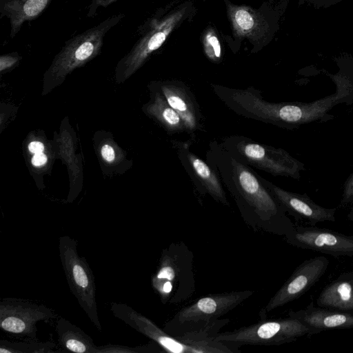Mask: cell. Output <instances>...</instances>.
<instances>
[{
	"instance_id": "cell-1",
	"label": "cell",
	"mask_w": 353,
	"mask_h": 353,
	"mask_svg": "<svg viewBox=\"0 0 353 353\" xmlns=\"http://www.w3.org/2000/svg\"><path fill=\"white\" fill-rule=\"evenodd\" d=\"M251 290L210 294L182 307L167 321L163 330L190 344H213L221 327L230 322L220 319L253 294Z\"/></svg>"
},
{
	"instance_id": "cell-2",
	"label": "cell",
	"mask_w": 353,
	"mask_h": 353,
	"mask_svg": "<svg viewBox=\"0 0 353 353\" xmlns=\"http://www.w3.org/2000/svg\"><path fill=\"white\" fill-rule=\"evenodd\" d=\"M234 196L244 221L255 232L285 236L294 228L287 212L268 187L234 161Z\"/></svg>"
},
{
	"instance_id": "cell-3",
	"label": "cell",
	"mask_w": 353,
	"mask_h": 353,
	"mask_svg": "<svg viewBox=\"0 0 353 353\" xmlns=\"http://www.w3.org/2000/svg\"><path fill=\"white\" fill-rule=\"evenodd\" d=\"M194 254L183 242L171 243L162 250L151 284L163 304H179L196 290Z\"/></svg>"
},
{
	"instance_id": "cell-4",
	"label": "cell",
	"mask_w": 353,
	"mask_h": 353,
	"mask_svg": "<svg viewBox=\"0 0 353 353\" xmlns=\"http://www.w3.org/2000/svg\"><path fill=\"white\" fill-rule=\"evenodd\" d=\"M124 17L123 13L109 17L98 25L68 40L54 57L45 74L47 83H60L74 69L83 66L101 52L105 35Z\"/></svg>"
},
{
	"instance_id": "cell-5",
	"label": "cell",
	"mask_w": 353,
	"mask_h": 353,
	"mask_svg": "<svg viewBox=\"0 0 353 353\" xmlns=\"http://www.w3.org/2000/svg\"><path fill=\"white\" fill-rule=\"evenodd\" d=\"M77 241L68 236L59 239V256L72 294L96 328L101 331L96 301L94 274L88 263L78 253Z\"/></svg>"
},
{
	"instance_id": "cell-6",
	"label": "cell",
	"mask_w": 353,
	"mask_h": 353,
	"mask_svg": "<svg viewBox=\"0 0 353 353\" xmlns=\"http://www.w3.org/2000/svg\"><path fill=\"white\" fill-rule=\"evenodd\" d=\"M305 335H311L310 330L299 319H260L256 323L232 331L218 333L214 340L231 345H279L296 341Z\"/></svg>"
},
{
	"instance_id": "cell-7",
	"label": "cell",
	"mask_w": 353,
	"mask_h": 353,
	"mask_svg": "<svg viewBox=\"0 0 353 353\" xmlns=\"http://www.w3.org/2000/svg\"><path fill=\"white\" fill-rule=\"evenodd\" d=\"M110 311L118 319L156 342L166 352L172 353H236L239 347L221 342L214 344H190L161 329L152 320L123 303L112 302Z\"/></svg>"
},
{
	"instance_id": "cell-8",
	"label": "cell",
	"mask_w": 353,
	"mask_h": 353,
	"mask_svg": "<svg viewBox=\"0 0 353 353\" xmlns=\"http://www.w3.org/2000/svg\"><path fill=\"white\" fill-rule=\"evenodd\" d=\"M57 316L51 308L29 300L6 297L0 301V327L10 334L35 339L37 323Z\"/></svg>"
},
{
	"instance_id": "cell-9",
	"label": "cell",
	"mask_w": 353,
	"mask_h": 353,
	"mask_svg": "<svg viewBox=\"0 0 353 353\" xmlns=\"http://www.w3.org/2000/svg\"><path fill=\"white\" fill-rule=\"evenodd\" d=\"M328 259L324 256L307 259L302 262L288 279L259 312L261 319L267 313L297 299L308 291L327 271Z\"/></svg>"
},
{
	"instance_id": "cell-10",
	"label": "cell",
	"mask_w": 353,
	"mask_h": 353,
	"mask_svg": "<svg viewBox=\"0 0 353 353\" xmlns=\"http://www.w3.org/2000/svg\"><path fill=\"white\" fill-rule=\"evenodd\" d=\"M288 243L333 256L353 257V236L316 225H294L285 235Z\"/></svg>"
},
{
	"instance_id": "cell-11",
	"label": "cell",
	"mask_w": 353,
	"mask_h": 353,
	"mask_svg": "<svg viewBox=\"0 0 353 353\" xmlns=\"http://www.w3.org/2000/svg\"><path fill=\"white\" fill-rule=\"evenodd\" d=\"M182 15L181 12H176L160 23L152 25L144 32L130 51L119 62L116 69L117 78L125 80L133 74L149 56L162 46Z\"/></svg>"
},
{
	"instance_id": "cell-12",
	"label": "cell",
	"mask_w": 353,
	"mask_h": 353,
	"mask_svg": "<svg viewBox=\"0 0 353 353\" xmlns=\"http://www.w3.org/2000/svg\"><path fill=\"white\" fill-rule=\"evenodd\" d=\"M238 149L250 164L274 175L299 179L305 170L303 162L281 148L250 142L240 144Z\"/></svg>"
},
{
	"instance_id": "cell-13",
	"label": "cell",
	"mask_w": 353,
	"mask_h": 353,
	"mask_svg": "<svg viewBox=\"0 0 353 353\" xmlns=\"http://www.w3.org/2000/svg\"><path fill=\"white\" fill-rule=\"evenodd\" d=\"M264 181L285 211L296 221H301L312 226L321 222L336 221L335 213L337 208H327L321 206L313 201L306 193L290 192L265 180Z\"/></svg>"
},
{
	"instance_id": "cell-14",
	"label": "cell",
	"mask_w": 353,
	"mask_h": 353,
	"mask_svg": "<svg viewBox=\"0 0 353 353\" xmlns=\"http://www.w3.org/2000/svg\"><path fill=\"white\" fill-rule=\"evenodd\" d=\"M288 316L304 323L311 335L330 330L353 328L352 312L316 307L313 303L303 309L289 312Z\"/></svg>"
},
{
	"instance_id": "cell-15",
	"label": "cell",
	"mask_w": 353,
	"mask_h": 353,
	"mask_svg": "<svg viewBox=\"0 0 353 353\" xmlns=\"http://www.w3.org/2000/svg\"><path fill=\"white\" fill-rule=\"evenodd\" d=\"M319 307L353 313V272L327 285L316 299Z\"/></svg>"
},
{
	"instance_id": "cell-16",
	"label": "cell",
	"mask_w": 353,
	"mask_h": 353,
	"mask_svg": "<svg viewBox=\"0 0 353 353\" xmlns=\"http://www.w3.org/2000/svg\"><path fill=\"white\" fill-rule=\"evenodd\" d=\"M52 0H1V16L10 23V37L13 38L27 21L36 19Z\"/></svg>"
},
{
	"instance_id": "cell-17",
	"label": "cell",
	"mask_w": 353,
	"mask_h": 353,
	"mask_svg": "<svg viewBox=\"0 0 353 353\" xmlns=\"http://www.w3.org/2000/svg\"><path fill=\"white\" fill-rule=\"evenodd\" d=\"M55 330L60 345L65 350L77 353H98L90 336L63 317L57 321Z\"/></svg>"
},
{
	"instance_id": "cell-18",
	"label": "cell",
	"mask_w": 353,
	"mask_h": 353,
	"mask_svg": "<svg viewBox=\"0 0 353 353\" xmlns=\"http://www.w3.org/2000/svg\"><path fill=\"white\" fill-rule=\"evenodd\" d=\"M162 92L169 105L179 114L187 130H194L197 119L193 104L185 92L174 85H164Z\"/></svg>"
},
{
	"instance_id": "cell-19",
	"label": "cell",
	"mask_w": 353,
	"mask_h": 353,
	"mask_svg": "<svg viewBox=\"0 0 353 353\" xmlns=\"http://www.w3.org/2000/svg\"><path fill=\"white\" fill-rule=\"evenodd\" d=\"M188 161L196 176L201 181L207 192L217 201L228 205L225 192L216 175L201 159L193 154H188Z\"/></svg>"
},
{
	"instance_id": "cell-20",
	"label": "cell",
	"mask_w": 353,
	"mask_h": 353,
	"mask_svg": "<svg viewBox=\"0 0 353 353\" xmlns=\"http://www.w3.org/2000/svg\"><path fill=\"white\" fill-rule=\"evenodd\" d=\"M147 110L170 130L177 131L185 128L179 114L169 105L165 98L159 94H157L154 102L147 108Z\"/></svg>"
},
{
	"instance_id": "cell-21",
	"label": "cell",
	"mask_w": 353,
	"mask_h": 353,
	"mask_svg": "<svg viewBox=\"0 0 353 353\" xmlns=\"http://www.w3.org/2000/svg\"><path fill=\"white\" fill-rule=\"evenodd\" d=\"M56 343L52 341H0V353H54Z\"/></svg>"
},
{
	"instance_id": "cell-22",
	"label": "cell",
	"mask_w": 353,
	"mask_h": 353,
	"mask_svg": "<svg viewBox=\"0 0 353 353\" xmlns=\"http://www.w3.org/2000/svg\"><path fill=\"white\" fill-rule=\"evenodd\" d=\"M161 347L154 341L136 347L107 344L99 346L98 353H156L163 352Z\"/></svg>"
},
{
	"instance_id": "cell-23",
	"label": "cell",
	"mask_w": 353,
	"mask_h": 353,
	"mask_svg": "<svg viewBox=\"0 0 353 353\" xmlns=\"http://www.w3.org/2000/svg\"><path fill=\"white\" fill-rule=\"evenodd\" d=\"M233 19L236 27L241 32H250L255 26V19L250 12L243 8H238L233 12Z\"/></svg>"
},
{
	"instance_id": "cell-24",
	"label": "cell",
	"mask_w": 353,
	"mask_h": 353,
	"mask_svg": "<svg viewBox=\"0 0 353 353\" xmlns=\"http://www.w3.org/2000/svg\"><path fill=\"white\" fill-rule=\"evenodd\" d=\"M205 49L208 57L212 60H218L221 55V48L220 42L216 36L209 32L205 37Z\"/></svg>"
},
{
	"instance_id": "cell-25",
	"label": "cell",
	"mask_w": 353,
	"mask_h": 353,
	"mask_svg": "<svg viewBox=\"0 0 353 353\" xmlns=\"http://www.w3.org/2000/svg\"><path fill=\"white\" fill-rule=\"evenodd\" d=\"M349 205H353V172L344 183L342 197L339 207L345 208Z\"/></svg>"
},
{
	"instance_id": "cell-26",
	"label": "cell",
	"mask_w": 353,
	"mask_h": 353,
	"mask_svg": "<svg viewBox=\"0 0 353 353\" xmlns=\"http://www.w3.org/2000/svg\"><path fill=\"white\" fill-rule=\"evenodd\" d=\"M21 59V57L17 53L1 55L0 57L1 72L12 68L19 63Z\"/></svg>"
},
{
	"instance_id": "cell-27",
	"label": "cell",
	"mask_w": 353,
	"mask_h": 353,
	"mask_svg": "<svg viewBox=\"0 0 353 353\" xmlns=\"http://www.w3.org/2000/svg\"><path fill=\"white\" fill-rule=\"evenodd\" d=\"M116 1L117 0H92L88 9V17H94L99 8H106Z\"/></svg>"
},
{
	"instance_id": "cell-28",
	"label": "cell",
	"mask_w": 353,
	"mask_h": 353,
	"mask_svg": "<svg viewBox=\"0 0 353 353\" xmlns=\"http://www.w3.org/2000/svg\"><path fill=\"white\" fill-rule=\"evenodd\" d=\"M101 154L102 158L108 163L112 162L115 159L114 150L113 148L108 144H105L102 146Z\"/></svg>"
},
{
	"instance_id": "cell-29",
	"label": "cell",
	"mask_w": 353,
	"mask_h": 353,
	"mask_svg": "<svg viewBox=\"0 0 353 353\" xmlns=\"http://www.w3.org/2000/svg\"><path fill=\"white\" fill-rule=\"evenodd\" d=\"M47 161V156L43 152L34 154L31 159L32 164L36 167L46 164Z\"/></svg>"
},
{
	"instance_id": "cell-30",
	"label": "cell",
	"mask_w": 353,
	"mask_h": 353,
	"mask_svg": "<svg viewBox=\"0 0 353 353\" xmlns=\"http://www.w3.org/2000/svg\"><path fill=\"white\" fill-rule=\"evenodd\" d=\"M44 149V145L40 141H32L28 145V150L32 154L43 152Z\"/></svg>"
},
{
	"instance_id": "cell-31",
	"label": "cell",
	"mask_w": 353,
	"mask_h": 353,
	"mask_svg": "<svg viewBox=\"0 0 353 353\" xmlns=\"http://www.w3.org/2000/svg\"><path fill=\"white\" fill-rule=\"evenodd\" d=\"M347 219L353 222V205L351 208L349 213L347 214Z\"/></svg>"
}]
</instances>
